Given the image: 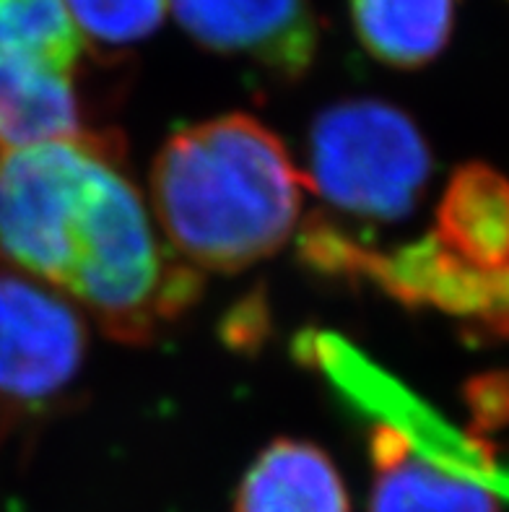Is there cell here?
I'll use <instances>...</instances> for the list:
<instances>
[{
    "instance_id": "15",
    "label": "cell",
    "mask_w": 509,
    "mask_h": 512,
    "mask_svg": "<svg viewBox=\"0 0 509 512\" xmlns=\"http://www.w3.org/2000/svg\"><path fill=\"white\" fill-rule=\"evenodd\" d=\"M463 398L473 416V435L486 437L509 427V370L468 380Z\"/></svg>"
},
{
    "instance_id": "5",
    "label": "cell",
    "mask_w": 509,
    "mask_h": 512,
    "mask_svg": "<svg viewBox=\"0 0 509 512\" xmlns=\"http://www.w3.org/2000/svg\"><path fill=\"white\" fill-rule=\"evenodd\" d=\"M107 151H115L107 136L0 151V255L8 263L68 286L91 164Z\"/></svg>"
},
{
    "instance_id": "8",
    "label": "cell",
    "mask_w": 509,
    "mask_h": 512,
    "mask_svg": "<svg viewBox=\"0 0 509 512\" xmlns=\"http://www.w3.org/2000/svg\"><path fill=\"white\" fill-rule=\"evenodd\" d=\"M369 461L374 468L369 512H499L497 494L486 484L424 458L393 424L372 429Z\"/></svg>"
},
{
    "instance_id": "7",
    "label": "cell",
    "mask_w": 509,
    "mask_h": 512,
    "mask_svg": "<svg viewBox=\"0 0 509 512\" xmlns=\"http://www.w3.org/2000/svg\"><path fill=\"white\" fill-rule=\"evenodd\" d=\"M174 16L206 50L294 81L310 71L320 29L310 0H172Z\"/></svg>"
},
{
    "instance_id": "11",
    "label": "cell",
    "mask_w": 509,
    "mask_h": 512,
    "mask_svg": "<svg viewBox=\"0 0 509 512\" xmlns=\"http://www.w3.org/2000/svg\"><path fill=\"white\" fill-rule=\"evenodd\" d=\"M71 76L45 65L0 63V151L86 136Z\"/></svg>"
},
{
    "instance_id": "13",
    "label": "cell",
    "mask_w": 509,
    "mask_h": 512,
    "mask_svg": "<svg viewBox=\"0 0 509 512\" xmlns=\"http://www.w3.org/2000/svg\"><path fill=\"white\" fill-rule=\"evenodd\" d=\"M84 39L65 0H0V63L73 73Z\"/></svg>"
},
{
    "instance_id": "9",
    "label": "cell",
    "mask_w": 509,
    "mask_h": 512,
    "mask_svg": "<svg viewBox=\"0 0 509 512\" xmlns=\"http://www.w3.org/2000/svg\"><path fill=\"white\" fill-rule=\"evenodd\" d=\"M439 245L484 271L509 268V180L484 162L452 172L437 208Z\"/></svg>"
},
{
    "instance_id": "1",
    "label": "cell",
    "mask_w": 509,
    "mask_h": 512,
    "mask_svg": "<svg viewBox=\"0 0 509 512\" xmlns=\"http://www.w3.org/2000/svg\"><path fill=\"white\" fill-rule=\"evenodd\" d=\"M304 177L258 117L232 112L177 130L156 154L151 195L174 253L234 273L289 242Z\"/></svg>"
},
{
    "instance_id": "10",
    "label": "cell",
    "mask_w": 509,
    "mask_h": 512,
    "mask_svg": "<svg viewBox=\"0 0 509 512\" xmlns=\"http://www.w3.org/2000/svg\"><path fill=\"white\" fill-rule=\"evenodd\" d=\"M234 512H351L338 468L323 448L273 440L242 476Z\"/></svg>"
},
{
    "instance_id": "2",
    "label": "cell",
    "mask_w": 509,
    "mask_h": 512,
    "mask_svg": "<svg viewBox=\"0 0 509 512\" xmlns=\"http://www.w3.org/2000/svg\"><path fill=\"white\" fill-rule=\"evenodd\" d=\"M65 292L120 344L146 346L198 302V268L159 245L136 185L112 151L91 164Z\"/></svg>"
},
{
    "instance_id": "14",
    "label": "cell",
    "mask_w": 509,
    "mask_h": 512,
    "mask_svg": "<svg viewBox=\"0 0 509 512\" xmlns=\"http://www.w3.org/2000/svg\"><path fill=\"white\" fill-rule=\"evenodd\" d=\"M76 26L102 45H133L162 26L164 0H65Z\"/></svg>"
},
{
    "instance_id": "3",
    "label": "cell",
    "mask_w": 509,
    "mask_h": 512,
    "mask_svg": "<svg viewBox=\"0 0 509 512\" xmlns=\"http://www.w3.org/2000/svg\"><path fill=\"white\" fill-rule=\"evenodd\" d=\"M299 255L330 279L369 281L408 310L445 312L478 341L509 338V268L484 271L460 260L432 234L395 250H372L325 216H312Z\"/></svg>"
},
{
    "instance_id": "4",
    "label": "cell",
    "mask_w": 509,
    "mask_h": 512,
    "mask_svg": "<svg viewBox=\"0 0 509 512\" xmlns=\"http://www.w3.org/2000/svg\"><path fill=\"white\" fill-rule=\"evenodd\" d=\"M432 175V154L411 117L380 99L330 104L310 130V188L343 214L400 221Z\"/></svg>"
},
{
    "instance_id": "12",
    "label": "cell",
    "mask_w": 509,
    "mask_h": 512,
    "mask_svg": "<svg viewBox=\"0 0 509 512\" xmlns=\"http://www.w3.org/2000/svg\"><path fill=\"white\" fill-rule=\"evenodd\" d=\"M364 50L393 68H421L445 50L455 0H348Z\"/></svg>"
},
{
    "instance_id": "6",
    "label": "cell",
    "mask_w": 509,
    "mask_h": 512,
    "mask_svg": "<svg viewBox=\"0 0 509 512\" xmlns=\"http://www.w3.org/2000/svg\"><path fill=\"white\" fill-rule=\"evenodd\" d=\"M86 328L76 307L34 279L0 271V398L37 406L81 372Z\"/></svg>"
}]
</instances>
